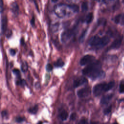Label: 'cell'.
<instances>
[{
	"label": "cell",
	"mask_w": 124,
	"mask_h": 124,
	"mask_svg": "<svg viewBox=\"0 0 124 124\" xmlns=\"http://www.w3.org/2000/svg\"><path fill=\"white\" fill-rule=\"evenodd\" d=\"M82 73L92 79L103 78L105 73L101 70V64L99 61L93 62L82 70Z\"/></svg>",
	"instance_id": "6da1fadb"
},
{
	"label": "cell",
	"mask_w": 124,
	"mask_h": 124,
	"mask_svg": "<svg viewBox=\"0 0 124 124\" xmlns=\"http://www.w3.org/2000/svg\"><path fill=\"white\" fill-rule=\"evenodd\" d=\"M79 8L76 5H68L66 4H58L54 8V11L57 16L64 18L72 16L74 13L78 11Z\"/></svg>",
	"instance_id": "7a4b0ae2"
},
{
	"label": "cell",
	"mask_w": 124,
	"mask_h": 124,
	"mask_svg": "<svg viewBox=\"0 0 124 124\" xmlns=\"http://www.w3.org/2000/svg\"><path fill=\"white\" fill-rule=\"evenodd\" d=\"M109 42V38L107 36L100 37L97 35H95L91 37L89 41V44L92 46L103 47L107 45Z\"/></svg>",
	"instance_id": "3957f363"
},
{
	"label": "cell",
	"mask_w": 124,
	"mask_h": 124,
	"mask_svg": "<svg viewBox=\"0 0 124 124\" xmlns=\"http://www.w3.org/2000/svg\"><path fill=\"white\" fill-rule=\"evenodd\" d=\"M114 85L115 83L113 81L109 82L108 83H101L96 84L93 88V93L96 96L100 95L103 92H107L111 89Z\"/></svg>",
	"instance_id": "277c9868"
},
{
	"label": "cell",
	"mask_w": 124,
	"mask_h": 124,
	"mask_svg": "<svg viewBox=\"0 0 124 124\" xmlns=\"http://www.w3.org/2000/svg\"><path fill=\"white\" fill-rule=\"evenodd\" d=\"M91 93V88L89 87H86L79 90L77 92V95L80 98H83L88 96L90 95Z\"/></svg>",
	"instance_id": "5b68a950"
},
{
	"label": "cell",
	"mask_w": 124,
	"mask_h": 124,
	"mask_svg": "<svg viewBox=\"0 0 124 124\" xmlns=\"http://www.w3.org/2000/svg\"><path fill=\"white\" fill-rule=\"evenodd\" d=\"M95 60V57L91 55H87L83 56L80 60L79 63L81 65H85L93 62Z\"/></svg>",
	"instance_id": "8992f818"
},
{
	"label": "cell",
	"mask_w": 124,
	"mask_h": 124,
	"mask_svg": "<svg viewBox=\"0 0 124 124\" xmlns=\"http://www.w3.org/2000/svg\"><path fill=\"white\" fill-rule=\"evenodd\" d=\"M74 33V31L72 30H68L63 32L61 35V40L62 42H66L69 39Z\"/></svg>",
	"instance_id": "52a82bcc"
},
{
	"label": "cell",
	"mask_w": 124,
	"mask_h": 124,
	"mask_svg": "<svg viewBox=\"0 0 124 124\" xmlns=\"http://www.w3.org/2000/svg\"><path fill=\"white\" fill-rule=\"evenodd\" d=\"M87 82V80L85 78L80 77L76 79L73 83V86L75 88L78 87Z\"/></svg>",
	"instance_id": "ba28073f"
},
{
	"label": "cell",
	"mask_w": 124,
	"mask_h": 124,
	"mask_svg": "<svg viewBox=\"0 0 124 124\" xmlns=\"http://www.w3.org/2000/svg\"><path fill=\"white\" fill-rule=\"evenodd\" d=\"M114 22L116 24L124 25V14H121L117 15L114 17Z\"/></svg>",
	"instance_id": "9c48e42d"
},
{
	"label": "cell",
	"mask_w": 124,
	"mask_h": 124,
	"mask_svg": "<svg viewBox=\"0 0 124 124\" xmlns=\"http://www.w3.org/2000/svg\"><path fill=\"white\" fill-rule=\"evenodd\" d=\"M113 94H109L106 95H105L103 96L100 101V103L102 105H107L108 103V102L110 101V100L111 99V98L113 97Z\"/></svg>",
	"instance_id": "30bf717a"
},
{
	"label": "cell",
	"mask_w": 124,
	"mask_h": 124,
	"mask_svg": "<svg viewBox=\"0 0 124 124\" xmlns=\"http://www.w3.org/2000/svg\"><path fill=\"white\" fill-rule=\"evenodd\" d=\"M122 43V39L121 38H117L115 40L110 46V49H117L118 48Z\"/></svg>",
	"instance_id": "8fae6325"
},
{
	"label": "cell",
	"mask_w": 124,
	"mask_h": 124,
	"mask_svg": "<svg viewBox=\"0 0 124 124\" xmlns=\"http://www.w3.org/2000/svg\"><path fill=\"white\" fill-rule=\"evenodd\" d=\"M7 26V18L6 16L2 17L1 20V29L2 32H5L6 31Z\"/></svg>",
	"instance_id": "7c38bea8"
},
{
	"label": "cell",
	"mask_w": 124,
	"mask_h": 124,
	"mask_svg": "<svg viewBox=\"0 0 124 124\" xmlns=\"http://www.w3.org/2000/svg\"><path fill=\"white\" fill-rule=\"evenodd\" d=\"M11 9L12 13L15 15L17 16L19 13V7L16 2H14L11 4Z\"/></svg>",
	"instance_id": "4fadbf2b"
},
{
	"label": "cell",
	"mask_w": 124,
	"mask_h": 124,
	"mask_svg": "<svg viewBox=\"0 0 124 124\" xmlns=\"http://www.w3.org/2000/svg\"><path fill=\"white\" fill-rule=\"evenodd\" d=\"M38 110V106L37 105H34L33 107H31L30 108L28 109V111L32 114H35L37 113Z\"/></svg>",
	"instance_id": "5bb4252c"
},
{
	"label": "cell",
	"mask_w": 124,
	"mask_h": 124,
	"mask_svg": "<svg viewBox=\"0 0 124 124\" xmlns=\"http://www.w3.org/2000/svg\"><path fill=\"white\" fill-rule=\"evenodd\" d=\"M68 113L66 111L63 110L61 112L60 114V118L62 121H65L67 119L68 117Z\"/></svg>",
	"instance_id": "9a60e30c"
},
{
	"label": "cell",
	"mask_w": 124,
	"mask_h": 124,
	"mask_svg": "<svg viewBox=\"0 0 124 124\" xmlns=\"http://www.w3.org/2000/svg\"><path fill=\"white\" fill-rule=\"evenodd\" d=\"M64 65V62L61 58L58 59L57 61L54 63V65L57 67H62Z\"/></svg>",
	"instance_id": "2e32d148"
},
{
	"label": "cell",
	"mask_w": 124,
	"mask_h": 124,
	"mask_svg": "<svg viewBox=\"0 0 124 124\" xmlns=\"http://www.w3.org/2000/svg\"><path fill=\"white\" fill-rule=\"evenodd\" d=\"M93 19V14L92 13H89L86 17V22L87 24L91 23Z\"/></svg>",
	"instance_id": "e0dca14e"
},
{
	"label": "cell",
	"mask_w": 124,
	"mask_h": 124,
	"mask_svg": "<svg viewBox=\"0 0 124 124\" xmlns=\"http://www.w3.org/2000/svg\"><path fill=\"white\" fill-rule=\"evenodd\" d=\"M28 66L27 62H23L21 65V69L22 71L23 72H26L28 70Z\"/></svg>",
	"instance_id": "ac0fdd59"
},
{
	"label": "cell",
	"mask_w": 124,
	"mask_h": 124,
	"mask_svg": "<svg viewBox=\"0 0 124 124\" xmlns=\"http://www.w3.org/2000/svg\"><path fill=\"white\" fill-rule=\"evenodd\" d=\"M13 73L16 75V77L18 79H20V78H21V75H20V71L18 69H15L13 70Z\"/></svg>",
	"instance_id": "d6986e66"
},
{
	"label": "cell",
	"mask_w": 124,
	"mask_h": 124,
	"mask_svg": "<svg viewBox=\"0 0 124 124\" xmlns=\"http://www.w3.org/2000/svg\"><path fill=\"white\" fill-rule=\"evenodd\" d=\"M16 84L19 85L22 87H24L26 84V82L24 79H18L16 81Z\"/></svg>",
	"instance_id": "ffe728a7"
},
{
	"label": "cell",
	"mask_w": 124,
	"mask_h": 124,
	"mask_svg": "<svg viewBox=\"0 0 124 124\" xmlns=\"http://www.w3.org/2000/svg\"><path fill=\"white\" fill-rule=\"evenodd\" d=\"M81 10L83 12H85L88 10V4L86 2H84L82 3Z\"/></svg>",
	"instance_id": "44dd1931"
},
{
	"label": "cell",
	"mask_w": 124,
	"mask_h": 124,
	"mask_svg": "<svg viewBox=\"0 0 124 124\" xmlns=\"http://www.w3.org/2000/svg\"><path fill=\"white\" fill-rule=\"evenodd\" d=\"M119 91L121 93H124V82H121V83L120 84Z\"/></svg>",
	"instance_id": "7402d4cb"
},
{
	"label": "cell",
	"mask_w": 124,
	"mask_h": 124,
	"mask_svg": "<svg viewBox=\"0 0 124 124\" xmlns=\"http://www.w3.org/2000/svg\"><path fill=\"white\" fill-rule=\"evenodd\" d=\"M111 110V106H110L107 107V108H106L104 110V113L105 114H108V113H109L110 112Z\"/></svg>",
	"instance_id": "603a6c76"
},
{
	"label": "cell",
	"mask_w": 124,
	"mask_h": 124,
	"mask_svg": "<svg viewBox=\"0 0 124 124\" xmlns=\"http://www.w3.org/2000/svg\"><path fill=\"white\" fill-rule=\"evenodd\" d=\"M25 120V119L23 117H21L20 116H19V117H17L16 119H15V121L17 122V123H21L23 121H24Z\"/></svg>",
	"instance_id": "cb8c5ba5"
},
{
	"label": "cell",
	"mask_w": 124,
	"mask_h": 124,
	"mask_svg": "<svg viewBox=\"0 0 124 124\" xmlns=\"http://www.w3.org/2000/svg\"><path fill=\"white\" fill-rule=\"evenodd\" d=\"M8 115V113L7 111H6V110H3L1 112V115H2V117L4 118H7Z\"/></svg>",
	"instance_id": "d4e9b609"
},
{
	"label": "cell",
	"mask_w": 124,
	"mask_h": 124,
	"mask_svg": "<svg viewBox=\"0 0 124 124\" xmlns=\"http://www.w3.org/2000/svg\"><path fill=\"white\" fill-rule=\"evenodd\" d=\"M53 69V66H52L51 64L48 63L46 65V71H48V72H50Z\"/></svg>",
	"instance_id": "484cf974"
},
{
	"label": "cell",
	"mask_w": 124,
	"mask_h": 124,
	"mask_svg": "<svg viewBox=\"0 0 124 124\" xmlns=\"http://www.w3.org/2000/svg\"><path fill=\"white\" fill-rule=\"evenodd\" d=\"M3 0H0V13H2L3 11Z\"/></svg>",
	"instance_id": "4316f807"
},
{
	"label": "cell",
	"mask_w": 124,
	"mask_h": 124,
	"mask_svg": "<svg viewBox=\"0 0 124 124\" xmlns=\"http://www.w3.org/2000/svg\"><path fill=\"white\" fill-rule=\"evenodd\" d=\"M6 32V36L7 38H9L12 33V32L11 30H8L7 31H5Z\"/></svg>",
	"instance_id": "83f0119b"
},
{
	"label": "cell",
	"mask_w": 124,
	"mask_h": 124,
	"mask_svg": "<svg viewBox=\"0 0 124 124\" xmlns=\"http://www.w3.org/2000/svg\"><path fill=\"white\" fill-rule=\"evenodd\" d=\"M106 21L104 19H100L98 20V24H101L102 25H104L106 24Z\"/></svg>",
	"instance_id": "f1b7e54d"
},
{
	"label": "cell",
	"mask_w": 124,
	"mask_h": 124,
	"mask_svg": "<svg viewBox=\"0 0 124 124\" xmlns=\"http://www.w3.org/2000/svg\"><path fill=\"white\" fill-rule=\"evenodd\" d=\"M76 118V114L75 113H73L71 114L70 117V119L71 120H74Z\"/></svg>",
	"instance_id": "f546056e"
},
{
	"label": "cell",
	"mask_w": 124,
	"mask_h": 124,
	"mask_svg": "<svg viewBox=\"0 0 124 124\" xmlns=\"http://www.w3.org/2000/svg\"><path fill=\"white\" fill-rule=\"evenodd\" d=\"M31 25L32 26V27H34V25H35V19H34V17L33 16L32 17V18L31 19Z\"/></svg>",
	"instance_id": "4dcf8cb0"
},
{
	"label": "cell",
	"mask_w": 124,
	"mask_h": 124,
	"mask_svg": "<svg viewBox=\"0 0 124 124\" xmlns=\"http://www.w3.org/2000/svg\"><path fill=\"white\" fill-rule=\"evenodd\" d=\"M10 53L12 56H14L16 54V51L14 49H11L10 50Z\"/></svg>",
	"instance_id": "1f68e13d"
},
{
	"label": "cell",
	"mask_w": 124,
	"mask_h": 124,
	"mask_svg": "<svg viewBox=\"0 0 124 124\" xmlns=\"http://www.w3.org/2000/svg\"><path fill=\"white\" fill-rule=\"evenodd\" d=\"M116 0H103V1L106 3H110L111 2H114Z\"/></svg>",
	"instance_id": "d6a6232c"
},
{
	"label": "cell",
	"mask_w": 124,
	"mask_h": 124,
	"mask_svg": "<svg viewBox=\"0 0 124 124\" xmlns=\"http://www.w3.org/2000/svg\"><path fill=\"white\" fill-rule=\"evenodd\" d=\"M35 88H36V89L39 88L40 87V84L39 82H37L35 83Z\"/></svg>",
	"instance_id": "836d02e7"
},
{
	"label": "cell",
	"mask_w": 124,
	"mask_h": 124,
	"mask_svg": "<svg viewBox=\"0 0 124 124\" xmlns=\"http://www.w3.org/2000/svg\"><path fill=\"white\" fill-rule=\"evenodd\" d=\"M32 0L33 1L34 3V4H35V6H36V9H37V10L38 11V6H37V3H36V0Z\"/></svg>",
	"instance_id": "e575fe53"
},
{
	"label": "cell",
	"mask_w": 124,
	"mask_h": 124,
	"mask_svg": "<svg viewBox=\"0 0 124 124\" xmlns=\"http://www.w3.org/2000/svg\"><path fill=\"white\" fill-rule=\"evenodd\" d=\"M79 123H81V124H85V123H87V122L86 121V120H81L80 121V122H79Z\"/></svg>",
	"instance_id": "d590c367"
},
{
	"label": "cell",
	"mask_w": 124,
	"mask_h": 124,
	"mask_svg": "<svg viewBox=\"0 0 124 124\" xmlns=\"http://www.w3.org/2000/svg\"><path fill=\"white\" fill-rule=\"evenodd\" d=\"M21 44L22 45H24V40L23 38H22L21 39Z\"/></svg>",
	"instance_id": "8d00e7d4"
},
{
	"label": "cell",
	"mask_w": 124,
	"mask_h": 124,
	"mask_svg": "<svg viewBox=\"0 0 124 124\" xmlns=\"http://www.w3.org/2000/svg\"><path fill=\"white\" fill-rule=\"evenodd\" d=\"M58 0H51V1H52V2H57Z\"/></svg>",
	"instance_id": "74e56055"
},
{
	"label": "cell",
	"mask_w": 124,
	"mask_h": 124,
	"mask_svg": "<svg viewBox=\"0 0 124 124\" xmlns=\"http://www.w3.org/2000/svg\"><path fill=\"white\" fill-rule=\"evenodd\" d=\"M70 1H77V0H68Z\"/></svg>",
	"instance_id": "f35d334b"
},
{
	"label": "cell",
	"mask_w": 124,
	"mask_h": 124,
	"mask_svg": "<svg viewBox=\"0 0 124 124\" xmlns=\"http://www.w3.org/2000/svg\"></svg>",
	"instance_id": "ab89813d"
}]
</instances>
